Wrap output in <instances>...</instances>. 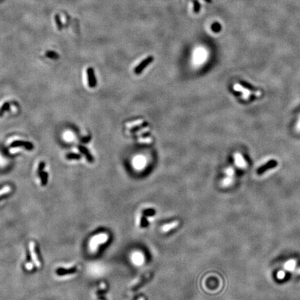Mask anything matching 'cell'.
<instances>
[{
    "label": "cell",
    "instance_id": "cell-1",
    "mask_svg": "<svg viewBox=\"0 0 300 300\" xmlns=\"http://www.w3.org/2000/svg\"><path fill=\"white\" fill-rule=\"evenodd\" d=\"M153 61L154 58L152 56H148L147 58H146L145 59H144L139 65H138V66H136V68H135L134 70L135 73H136V74H141L142 71L147 68V66H149L150 63H152Z\"/></svg>",
    "mask_w": 300,
    "mask_h": 300
},
{
    "label": "cell",
    "instance_id": "cell-2",
    "mask_svg": "<svg viewBox=\"0 0 300 300\" xmlns=\"http://www.w3.org/2000/svg\"><path fill=\"white\" fill-rule=\"evenodd\" d=\"M234 89L236 90H237V91L242 92V97H243L244 99H247V98L249 97V96L251 95V94H252V93H254V95H256V96H261V92L255 93V92L252 91V90H249V89H247V88H244L243 87L241 86V85H239V84H236V85H234Z\"/></svg>",
    "mask_w": 300,
    "mask_h": 300
},
{
    "label": "cell",
    "instance_id": "cell-3",
    "mask_svg": "<svg viewBox=\"0 0 300 300\" xmlns=\"http://www.w3.org/2000/svg\"><path fill=\"white\" fill-rule=\"evenodd\" d=\"M87 77H88V85L90 88H95L97 85V79L95 77V71L92 68L87 69Z\"/></svg>",
    "mask_w": 300,
    "mask_h": 300
},
{
    "label": "cell",
    "instance_id": "cell-4",
    "mask_svg": "<svg viewBox=\"0 0 300 300\" xmlns=\"http://www.w3.org/2000/svg\"><path fill=\"white\" fill-rule=\"evenodd\" d=\"M23 147L27 150L31 151L34 149V146L31 142H26V141L23 140H15L13 141L11 144V147Z\"/></svg>",
    "mask_w": 300,
    "mask_h": 300
},
{
    "label": "cell",
    "instance_id": "cell-5",
    "mask_svg": "<svg viewBox=\"0 0 300 300\" xmlns=\"http://www.w3.org/2000/svg\"><path fill=\"white\" fill-rule=\"evenodd\" d=\"M278 165L277 161L276 160H271L269 162L266 163V164L263 165V166H261V168H259L257 170V173L258 174H263L265 172H266L267 170L270 169H272V168H274L276 166Z\"/></svg>",
    "mask_w": 300,
    "mask_h": 300
},
{
    "label": "cell",
    "instance_id": "cell-6",
    "mask_svg": "<svg viewBox=\"0 0 300 300\" xmlns=\"http://www.w3.org/2000/svg\"><path fill=\"white\" fill-rule=\"evenodd\" d=\"M30 247V251H31V257H32V259L34 263L36 264V266L37 267H40V261L38 258V256L37 255L36 253V244L33 242H31L29 244Z\"/></svg>",
    "mask_w": 300,
    "mask_h": 300
},
{
    "label": "cell",
    "instance_id": "cell-7",
    "mask_svg": "<svg viewBox=\"0 0 300 300\" xmlns=\"http://www.w3.org/2000/svg\"><path fill=\"white\" fill-rule=\"evenodd\" d=\"M78 149H79V151L85 156V158H86L88 162L90 163H93V162H94V158H93V156H92L90 152H89V150L86 147H84L83 145H79L78 146Z\"/></svg>",
    "mask_w": 300,
    "mask_h": 300
},
{
    "label": "cell",
    "instance_id": "cell-8",
    "mask_svg": "<svg viewBox=\"0 0 300 300\" xmlns=\"http://www.w3.org/2000/svg\"><path fill=\"white\" fill-rule=\"evenodd\" d=\"M77 268L76 267L74 268H69V269H65V268H58L56 271V274L59 276L66 275V274H72L77 272Z\"/></svg>",
    "mask_w": 300,
    "mask_h": 300
},
{
    "label": "cell",
    "instance_id": "cell-9",
    "mask_svg": "<svg viewBox=\"0 0 300 300\" xmlns=\"http://www.w3.org/2000/svg\"><path fill=\"white\" fill-rule=\"evenodd\" d=\"M38 176H40V178L42 185L44 186V185H47V181H48V174L46 172H44V171H42V172L40 173Z\"/></svg>",
    "mask_w": 300,
    "mask_h": 300
},
{
    "label": "cell",
    "instance_id": "cell-10",
    "mask_svg": "<svg viewBox=\"0 0 300 300\" xmlns=\"http://www.w3.org/2000/svg\"><path fill=\"white\" fill-rule=\"evenodd\" d=\"M148 126V123H147V122H144V123L141 124V125H138V126H135V127H133L131 130H130V132H131V133H136V132H137V131H140V130L142 129V128H145L146 126Z\"/></svg>",
    "mask_w": 300,
    "mask_h": 300
},
{
    "label": "cell",
    "instance_id": "cell-11",
    "mask_svg": "<svg viewBox=\"0 0 300 300\" xmlns=\"http://www.w3.org/2000/svg\"><path fill=\"white\" fill-rule=\"evenodd\" d=\"M10 109V103L9 102H5L3 104L2 106L0 108V117L4 115V113L6 111H8Z\"/></svg>",
    "mask_w": 300,
    "mask_h": 300
},
{
    "label": "cell",
    "instance_id": "cell-12",
    "mask_svg": "<svg viewBox=\"0 0 300 300\" xmlns=\"http://www.w3.org/2000/svg\"><path fill=\"white\" fill-rule=\"evenodd\" d=\"M66 158L68 160H78L81 158V156L79 154L70 153L68 154L66 156Z\"/></svg>",
    "mask_w": 300,
    "mask_h": 300
},
{
    "label": "cell",
    "instance_id": "cell-13",
    "mask_svg": "<svg viewBox=\"0 0 300 300\" xmlns=\"http://www.w3.org/2000/svg\"><path fill=\"white\" fill-rule=\"evenodd\" d=\"M236 161L237 163V164L240 166H245V161L243 159L242 156L240 154H236Z\"/></svg>",
    "mask_w": 300,
    "mask_h": 300
},
{
    "label": "cell",
    "instance_id": "cell-14",
    "mask_svg": "<svg viewBox=\"0 0 300 300\" xmlns=\"http://www.w3.org/2000/svg\"><path fill=\"white\" fill-rule=\"evenodd\" d=\"M11 190V187L9 186V185L4 187V188H3L2 189H1V190H0V197L3 196V195H6V194H8V193H10Z\"/></svg>",
    "mask_w": 300,
    "mask_h": 300
},
{
    "label": "cell",
    "instance_id": "cell-15",
    "mask_svg": "<svg viewBox=\"0 0 300 300\" xmlns=\"http://www.w3.org/2000/svg\"><path fill=\"white\" fill-rule=\"evenodd\" d=\"M177 225V222H173L172 224H171V225H165L164 226H163V230L164 231H169L170 229H171L172 228V227H174V226H176Z\"/></svg>",
    "mask_w": 300,
    "mask_h": 300
},
{
    "label": "cell",
    "instance_id": "cell-16",
    "mask_svg": "<svg viewBox=\"0 0 300 300\" xmlns=\"http://www.w3.org/2000/svg\"><path fill=\"white\" fill-rule=\"evenodd\" d=\"M44 167H45V163H44V162L42 161L39 163L38 168V174H39L40 173H41L43 171Z\"/></svg>",
    "mask_w": 300,
    "mask_h": 300
},
{
    "label": "cell",
    "instance_id": "cell-17",
    "mask_svg": "<svg viewBox=\"0 0 300 300\" xmlns=\"http://www.w3.org/2000/svg\"><path fill=\"white\" fill-rule=\"evenodd\" d=\"M47 56L48 57H50V58H58V55L54 53V52H47Z\"/></svg>",
    "mask_w": 300,
    "mask_h": 300
},
{
    "label": "cell",
    "instance_id": "cell-18",
    "mask_svg": "<svg viewBox=\"0 0 300 300\" xmlns=\"http://www.w3.org/2000/svg\"><path fill=\"white\" fill-rule=\"evenodd\" d=\"M213 29L215 31H219L220 30V26L218 24H215V25L213 26Z\"/></svg>",
    "mask_w": 300,
    "mask_h": 300
},
{
    "label": "cell",
    "instance_id": "cell-19",
    "mask_svg": "<svg viewBox=\"0 0 300 300\" xmlns=\"http://www.w3.org/2000/svg\"><path fill=\"white\" fill-rule=\"evenodd\" d=\"M90 137H87V138H83V140H81V142H88V141H90Z\"/></svg>",
    "mask_w": 300,
    "mask_h": 300
}]
</instances>
